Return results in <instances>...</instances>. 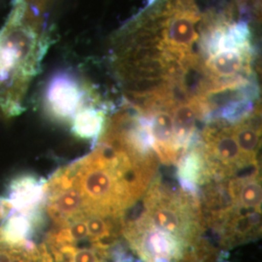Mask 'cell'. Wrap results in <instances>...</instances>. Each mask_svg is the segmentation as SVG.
<instances>
[{"instance_id":"cell-1","label":"cell","mask_w":262,"mask_h":262,"mask_svg":"<svg viewBox=\"0 0 262 262\" xmlns=\"http://www.w3.org/2000/svg\"><path fill=\"white\" fill-rule=\"evenodd\" d=\"M38 29L26 0H15L0 32V109L7 117L23 112L21 101L44 54Z\"/></svg>"},{"instance_id":"cell-2","label":"cell","mask_w":262,"mask_h":262,"mask_svg":"<svg viewBox=\"0 0 262 262\" xmlns=\"http://www.w3.org/2000/svg\"><path fill=\"white\" fill-rule=\"evenodd\" d=\"M85 92L72 76L61 73L55 76L48 84L45 94V108L48 114L57 121L73 120L84 108Z\"/></svg>"},{"instance_id":"cell-3","label":"cell","mask_w":262,"mask_h":262,"mask_svg":"<svg viewBox=\"0 0 262 262\" xmlns=\"http://www.w3.org/2000/svg\"><path fill=\"white\" fill-rule=\"evenodd\" d=\"M45 180L33 175H23L14 179L8 187V214L43 215L45 212ZM7 214V215H8Z\"/></svg>"},{"instance_id":"cell-4","label":"cell","mask_w":262,"mask_h":262,"mask_svg":"<svg viewBox=\"0 0 262 262\" xmlns=\"http://www.w3.org/2000/svg\"><path fill=\"white\" fill-rule=\"evenodd\" d=\"M144 117L147 122L151 148L159 161L166 165H176L182 154L176 146L170 109H159Z\"/></svg>"},{"instance_id":"cell-5","label":"cell","mask_w":262,"mask_h":262,"mask_svg":"<svg viewBox=\"0 0 262 262\" xmlns=\"http://www.w3.org/2000/svg\"><path fill=\"white\" fill-rule=\"evenodd\" d=\"M170 111L176 146L183 155L199 135L197 134V122L203 121L202 109L196 97H191L176 102Z\"/></svg>"},{"instance_id":"cell-6","label":"cell","mask_w":262,"mask_h":262,"mask_svg":"<svg viewBox=\"0 0 262 262\" xmlns=\"http://www.w3.org/2000/svg\"><path fill=\"white\" fill-rule=\"evenodd\" d=\"M231 130L246 159L250 163L259 164L258 150L261 145L260 107L257 106L251 115L231 124Z\"/></svg>"},{"instance_id":"cell-7","label":"cell","mask_w":262,"mask_h":262,"mask_svg":"<svg viewBox=\"0 0 262 262\" xmlns=\"http://www.w3.org/2000/svg\"><path fill=\"white\" fill-rule=\"evenodd\" d=\"M46 247L56 262H105L110 253V250L102 249L90 240Z\"/></svg>"},{"instance_id":"cell-8","label":"cell","mask_w":262,"mask_h":262,"mask_svg":"<svg viewBox=\"0 0 262 262\" xmlns=\"http://www.w3.org/2000/svg\"><path fill=\"white\" fill-rule=\"evenodd\" d=\"M105 126V113L102 109L84 107L72 120V131L82 139L96 140Z\"/></svg>"},{"instance_id":"cell-9","label":"cell","mask_w":262,"mask_h":262,"mask_svg":"<svg viewBox=\"0 0 262 262\" xmlns=\"http://www.w3.org/2000/svg\"><path fill=\"white\" fill-rule=\"evenodd\" d=\"M239 8L241 12L248 11L254 16H260V0H239Z\"/></svg>"}]
</instances>
